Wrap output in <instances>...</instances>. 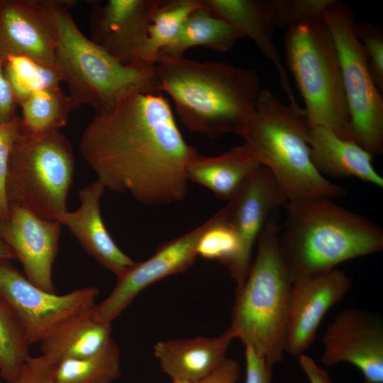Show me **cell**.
Segmentation results:
<instances>
[{
    "label": "cell",
    "mask_w": 383,
    "mask_h": 383,
    "mask_svg": "<svg viewBox=\"0 0 383 383\" xmlns=\"http://www.w3.org/2000/svg\"><path fill=\"white\" fill-rule=\"evenodd\" d=\"M283 207L279 244L292 282L383 250V231L377 224L330 199H296Z\"/></svg>",
    "instance_id": "cell-3"
},
{
    "label": "cell",
    "mask_w": 383,
    "mask_h": 383,
    "mask_svg": "<svg viewBox=\"0 0 383 383\" xmlns=\"http://www.w3.org/2000/svg\"><path fill=\"white\" fill-rule=\"evenodd\" d=\"M0 383H4V382H2L0 380Z\"/></svg>",
    "instance_id": "cell-41"
},
{
    "label": "cell",
    "mask_w": 383,
    "mask_h": 383,
    "mask_svg": "<svg viewBox=\"0 0 383 383\" xmlns=\"http://www.w3.org/2000/svg\"><path fill=\"white\" fill-rule=\"evenodd\" d=\"M172 383H194V382L187 381V380H182V379H173Z\"/></svg>",
    "instance_id": "cell-40"
},
{
    "label": "cell",
    "mask_w": 383,
    "mask_h": 383,
    "mask_svg": "<svg viewBox=\"0 0 383 383\" xmlns=\"http://www.w3.org/2000/svg\"><path fill=\"white\" fill-rule=\"evenodd\" d=\"M17 105L18 104L5 77L3 60L0 56V123L11 121L17 116L16 114Z\"/></svg>",
    "instance_id": "cell-36"
},
{
    "label": "cell",
    "mask_w": 383,
    "mask_h": 383,
    "mask_svg": "<svg viewBox=\"0 0 383 383\" xmlns=\"http://www.w3.org/2000/svg\"><path fill=\"white\" fill-rule=\"evenodd\" d=\"M20 117L0 123V221L7 218L9 205L6 193V179L13 144L19 135Z\"/></svg>",
    "instance_id": "cell-33"
},
{
    "label": "cell",
    "mask_w": 383,
    "mask_h": 383,
    "mask_svg": "<svg viewBox=\"0 0 383 383\" xmlns=\"http://www.w3.org/2000/svg\"><path fill=\"white\" fill-rule=\"evenodd\" d=\"M121 375V353L111 339L96 353L65 359L55 367L57 383H112Z\"/></svg>",
    "instance_id": "cell-26"
},
{
    "label": "cell",
    "mask_w": 383,
    "mask_h": 383,
    "mask_svg": "<svg viewBox=\"0 0 383 383\" xmlns=\"http://www.w3.org/2000/svg\"><path fill=\"white\" fill-rule=\"evenodd\" d=\"M52 27L55 66L69 87L70 95L95 113L106 112L125 95L160 92L155 65H125L78 28L67 1L43 0Z\"/></svg>",
    "instance_id": "cell-5"
},
{
    "label": "cell",
    "mask_w": 383,
    "mask_h": 383,
    "mask_svg": "<svg viewBox=\"0 0 383 383\" xmlns=\"http://www.w3.org/2000/svg\"><path fill=\"white\" fill-rule=\"evenodd\" d=\"M56 365L45 355L30 357L21 367L16 378L4 383H57Z\"/></svg>",
    "instance_id": "cell-34"
},
{
    "label": "cell",
    "mask_w": 383,
    "mask_h": 383,
    "mask_svg": "<svg viewBox=\"0 0 383 383\" xmlns=\"http://www.w3.org/2000/svg\"><path fill=\"white\" fill-rule=\"evenodd\" d=\"M311 126L297 102L285 104L270 90L262 89L238 135L270 171L288 201L332 199L346 193L314 167L307 141Z\"/></svg>",
    "instance_id": "cell-4"
},
{
    "label": "cell",
    "mask_w": 383,
    "mask_h": 383,
    "mask_svg": "<svg viewBox=\"0 0 383 383\" xmlns=\"http://www.w3.org/2000/svg\"><path fill=\"white\" fill-rule=\"evenodd\" d=\"M163 0H109L91 15V40L125 65L140 62L151 16Z\"/></svg>",
    "instance_id": "cell-16"
},
{
    "label": "cell",
    "mask_w": 383,
    "mask_h": 383,
    "mask_svg": "<svg viewBox=\"0 0 383 383\" xmlns=\"http://www.w3.org/2000/svg\"><path fill=\"white\" fill-rule=\"evenodd\" d=\"M94 308L67 320L40 343L42 355L57 365L63 360L88 357L101 350L112 339L111 324L95 320Z\"/></svg>",
    "instance_id": "cell-23"
},
{
    "label": "cell",
    "mask_w": 383,
    "mask_h": 383,
    "mask_svg": "<svg viewBox=\"0 0 383 383\" xmlns=\"http://www.w3.org/2000/svg\"><path fill=\"white\" fill-rule=\"evenodd\" d=\"M74 172L72 145L60 131L38 137L19 131L6 179L9 205L57 221L56 217L67 211V197Z\"/></svg>",
    "instance_id": "cell-8"
},
{
    "label": "cell",
    "mask_w": 383,
    "mask_h": 383,
    "mask_svg": "<svg viewBox=\"0 0 383 383\" xmlns=\"http://www.w3.org/2000/svg\"><path fill=\"white\" fill-rule=\"evenodd\" d=\"M240 374L239 362L227 357L211 374L196 383H238Z\"/></svg>",
    "instance_id": "cell-37"
},
{
    "label": "cell",
    "mask_w": 383,
    "mask_h": 383,
    "mask_svg": "<svg viewBox=\"0 0 383 383\" xmlns=\"http://www.w3.org/2000/svg\"><path fill=\"white\" fill-rule=\"evenodd\" d=\"M203 6L250 38L274 66L289 102H297L274 40L278 28L274 0H201Z\"/></svg>",
    "instance_id": "cell-19"
},
{
    "label": "cell",
    "mask_w": 383,
    "mask_h": 383,
    "mask_svg": "<svg viewBox=\"0 0 383 383\" xmlns=\"http://www.w3.org/2000/svg\"><path fill=\"white\" fill-rule=\"evenodd\" d=\"M245 347V383H271L272 369L251 347Z\"/></svg>",
    "instance_id": "cell-35"
},
{
    "label": "cell",
    "mask_w": 383,
    "mask_h": 383,
    "mask_svg": "<svg viewBox=\"0 0 383 383\" xmlns=\"http://www.w3.org/2000/svg\"><path fill=\"white\" fill-rule=\"evenodd\" d=\"M321 360L327 366L350 363L361 372L365 383H382V318L360 308L340 311L325 331Z\"/></svg>",
    "instance_id": "cell-12"
},
{
    "label": "cell",
    "mask_w": 383,
    "mask_h": 383,
    "mask_svg": "<svg viewBox=\"0 0 383 383\" xmlns=\"http://www.w3.org/2000/svg\"><path fill=\"white\" fill-rule=\"evenodd\" d=\"M79 151L106 189L150 206L185 198L187 166L197 152L182 136L167 99L140 91L95 113L82 134Z\"/></svg>",
    "instance_id": "cell-1"
},
{
    "label": "cell",
    "mask_w": 383,
    "mask_h": 383,
    "mask_svg": "<svg viewBox=\"0 0 383 383\" xmlns=\"http://www.w3.org/2000/svg\"><path fill=\"white\" fill-rule=\"evenodd\" d=\"M201 6V0H163L151 16L140 62L155 65L158 52L177 37L189 14Z\"/></svg>",
    "instance_id": "cell-27"
},
{
    "label": "cell",
    "mask_w": 383,
    "mask_h": 383,
    "mask_svg": "<svg viewBox=\"0 0 383 383\" xmlns=\"http://www.w3.org/2000/svg\"><path fill=\"white\" fill-rule=\"evenodd\" d=\"M61 226L58 221L44 220L15 205H9L7 218L0 221V236L21 263L26 277L52 293H56L52 272Z\"/></svg>",
    "instance_id": "cell-15"
},
{
    "label": "cell",
    "mask_w": 383,
    "mask_h": 383,
    "mask_svg": "<svg viewBox=\"0 0 383 383\" xmlns=\"http://www.w3.org/2000/svg\"><path fill=\"white\" fill-rule=\"evenodd\" d=\"M284 45L310 125L324 126L343 139L353 140L340 62L323 18L287 28Z\"/></svg>",
    "instance_id": "cell-7"
},
{
    "label": "cell",
    "mask_w": 383,
    "mask_h": 383,
    "mask_svg": "<svg viewBox=\"0 0 383 383\" xmlns=\"http://www.w3.org/2000/svg\"><path fill=\"white\" fill-rule=\"evenodd\" d=\"M209 227L201 234L196 247L197 255L218 261L226 267L234 259L238 250V239L226 218L224 208L211 218Z\"/></svg>",
    "instance_id": "cell-30"
},
{
    "label": "cell",
    "mask_w": 383,
    "mask_h": 383,
    "mask_svg": "<svg viewBox=\"0 0 383 383\" xmlns=\"http://www.w3.org/2000/svg\"><path fill=\"white\" fill-rule=\"evenodd\" d=\"M13 259H16L13 252L0 236V260H11Z\"/></svg>",
    "instance_id": "cell-39"
},
{
    "label": "cell",
    "mask_w": 383,
    "mask_h": 383,
    "mask_svg": "<svg viewBox=\"0 0 383 383\" xmlns=\"http://www.w3.org/2000/svg\"><path fill=\"white\" fill-rule=\"evenodd\" d=\"M20 133L38 137L60 131L71 111L80 105L60 87L39 90L19 104Z\"/></svg>",
    "instance_id": "cell-25"
},
{
    "label": "cell",
    "mask_w": 383,
    "mask_h": 383,
    "mask_svg": "<svg viewBox=\"0 0 383 383\" xmlns=\"http://www.w3.org/2000/svg\"><path fill=\"white\" fill-rule=\"evenodd\" d=\"M5 77L19 105L39 90L57 88L63 81L56 67L26 56L1 57Z\"/></svg>",
    "instance_id": "cell-28"
},
{
    "label": "cell",
    "mask_w": 383,
    "mask_h": 383,
    "mask_svg": "<svg viewBox=\"0 0 383 383\" xmlns=\"http://www.w3.org/2000/svg\"><path fill=\"white\" fill-rule=\"evenodd\" d=\"M334 0H274L278 28H288L300 22L323 18Z\"/></svg>",
    "instance_id": "cell-31"
},
{
    "label": "cell",
    "mask_w": 383,
    "mask_h": 383,
    "mask_svg": "<svg viewBox=\"0 0 383 383\" xmlns=\"http://www.w3.org/2000/svg\"><path fill=\"white\" fill-rule=\"evenodd\" d=\"M351 285L346 273L335 268L292 282L285 353L293 357L304 354L314 341L326 313L343 299Z\"/></svg>",
    "instance_id": "cell-14"
},
{
    "label": "cell",
    "mask_w": 383,
    "mask_h": 383,
    "mask_svg": "<svg viewBox=\"0 0 383 383\" xmlns=\"http://www.w3.org/2000/svg\"><path fill=\"white\" fill-rule=\"evenodd\" d=\"M287 201L270 171L261 166L223 206L226 218L239 243L235 257L226 267L236 287L248 277L252 262V249L266 223Z\"/></svg>",
    "instance_id": "cell-11"
},
{
    "label": "cell",
    "mask_w": 383,
    "mask_h": 383,
    "mask_svg": "<svg viewBox=\"0 0 383 383\" xmlns=\"http://www.w3.org/2000/svg\"><path fill=\"white\" fill-rule=\"evenodd\" d=\"M307 141L311 161L323 176L353 177L383 187V178L372 165L373 156L355 141L321 126H311Z\"/></svg>",
    "instance_id": "cell-21"
},
{
    "label": "cell",
    "mask_w": 383,
    "mask_h": 383,
    "mask_svg": "<svg viewBox=\"0 0 383 383\" xmlns=\"http://www.w3.org/2000/svg\"><path fill=\"white\" fill-rule=\"evenodd\" d=\"M27 337L18 316L0 294V375L13 380L31 357Z\"/></svg>",
    "instance_id": "cell-29"
},
{
    "label": "cell",
    "mask_w": 383,
    "mask_h": 383,
    "mask_svg": "<svg viewBox=\"0 0 383 383\" xmlns=\"http://www.w3.org/2000/svg\"><path fill=\"white\" fill-rule=\"evenodd\" d=\"M262 166L244 143L218 156L196 152L189 162L188 181L209 189L218 199L229 201Z\"/></svg>",
    "instance_id": "cell-22"
},
{
    "label": "cell",
    "mask_w": 383,
    "mask_h": 383,
    "mask_svg": "<svg viewBox=\"0 0 383 383\" xmlns=\"http://www.w3.org/2000/svg\"><path fill=\"white\" fill-rule=\"evenodd\" d=\"M160 92L172 99L184 126L217 140L239 135L261 91L256 72L223 62L184 57L155 64Z\"/></svg>",
    "instance_id": "cell-2"
},
{
    "label": "cell",
    "mask_w": 383,
    "mask_h": 383,
    "mask_svg": "<svg viewBox=\"0 0 383 383\" xmlns=\"http://www.w3.org/2000/svg\"><path fill=\"white\" fill-rule=\"evenodd\" d=\"M105 190L98 179L85 186L79 192V208L59 214L56 221L69 229L90 256L117 277L135 262L117 246L103 221L100 201Z\"/></svg>",
    "instance_id": "cell-18"
},
{
    "label": "cell",
    "mask_w": 383,
    "mask_h": 383,
    "mask_svg": "<svg viewBox=\"0 0 383 383\" xmlns=\"http://www.w3.org/2000/svg\"><path fill=\"white\" fill-rule=\"evenodd\" d=\"M6 55L56 67L53 30L40 1L0 0V56Z\"/></svg>",
    "instance_id": "cell-17"
},
{
    "label": "cell",
    "mask_w": 383,
    "mask_h": 383,
    "mask_svg": "<svg viewBox=\"0 0 383 383\" xmlns=\"http://www.w3.org/2000/svg\"><path fill=\"white\" fill-rule=\"evenodd\" d=\"M242 38L236 28L202 4L189 14L177 37L158 52L156 63L182 57L187 50L194 46L226 52Z\"/></svg>",
    "instance_id": "cell-24"
},
{
    "label": "cell",
    "mask_w": 383,
    "mask_h": 383,
    "mask_svg": "<svg viewBox=\"0 0 383 383\" xmlns=\"http://www.w3.org/2000/svg\"><path fill=\"white\" fill-rule=\"evenodd\" d=\"M211 221L210 218L188 233L162 243L150 258L141 262H135L117 276L111 293L94 306L93 314L95 320L111 324L145 288L191 267L198 256V241Z\"/></svg>",
    "instance_id": "cell-13"
},
{
    "label": "cell",
    "mask_w": 383,
    "mask_h": 383,
    "mask_svg": "<svg viewBox=\"0 0 383 383\" xmlns=\"http://www.w3.org/2000/svg\"><path fill=\"white\" fill-rule=\"evenodd\" d=\"M95 286L65 294L43 290L31 283L11 260H0V294L11 306L29 344L40 343L71 318L96 305Z\"/></svg>",
    "instance_id": "cell-10"
},
{
    "label": "cell",
    "mask_w": 383,
    "mask_h": 383,
    "mask_svg": "<svg viewBox=\"0 0 383 383\" xmlns=\"http://www.w3.org/2000/svg\"><path fill=\"white\" fill-rule=\"evenodd\" d=\"M338 51L348 101L353 139L373 157L383 151V98L369 67L365 50L357 37L355 14L334 0L324 11Z\"/></svg>",
    "instance_id": "cell-9"
},
{
    "label": "cell",
    "mask_w": 383,
    "mask_h": 383,
    "mask_svg": "<svg viewBox=\"0 0 383 383\" xmlns=\"http://www.w3.org/2000/svg\"><path fill=\"white\" fill-rule=\"evenodd\" d=\"M298 361L310 383H333L329 374L309 355H300Z\"/></svg>",
    "instance_id": "cell-38"
},
{
    "label": "cell",
    "mask_w": 383,
    "mask_h": 383,
    "mask_svg": "<svg viewBox=\"0 0 383 383\" xmlns=\"http://www.w3.org/2000/svg\"><path fill=\"white\" fill-rule=\"evenodd\" d=\"M278 211L257 241L255 258L245 282L236 287L226 332L251 347L273 366L284 359L291 274L279 244Z\"/></svg>",
    "instance_id": "cell-6"
},
{
    "label": "cell",
    "mask_w": 383,
    "mask_h": 383,
    "mask_svg": "<svg viewBox=\"0 0 383 383\" xmlns=\"http://www.w3.org/2000/svg\"><path fill=\"white\" fill-rule=\"evenodd\" d=\"M355 33L368 57L373 80L381 92L383 90V33L379 27L369 23L355 22Z\"/></svg>",
    "instance_id": "cell-32"
},
{
    "label": "cell",
    "mask_w": 383,
    "mask_h": 383,
    "mask_svg": "<svg viewBox=\"0 0 383 383\" xmlns=\"http://www.w3.org/2000/svg\"><path fill=\"white\" fill-rule=\"evenodd\" d=\"M233 339L226 331L216 337L161 340L154 355L162 370L173 379L194 383L211 374L226 358Z\"/></svg>",
    "instance_id": "cell-20"
}]
</instances>
